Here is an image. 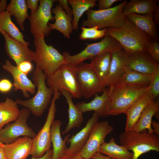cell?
Instances as JSON below:
<instances>
[{"label": "cell", "mask_w": 159, "mask_h": 159, "mask_svg": "<svg viewBox=\"0 0 159 159\" xmlns=\"http://www.w3.org/2000/svg\"><path fill=\"white\" fill-rule=\"evenodd\" d=\"M105 29L106 35L115 39L127 52L146 51L148 44L152 39L125 16V22L122 26L117 28Z\"/></svg>", "instance_id": "obj_1"}, {"label": "cell", "mask_w": 159, "mask_h": 159, "mask_svg": "<svg viewBox=\"0 0 159 159\" xmlns=\"http://www.w3.org/2000/svg\"><path fill=\"white\" fill-rule=\"evenodd\" d=\"M147 87H138L118 83L109 87L107 115L125 113L146 92Z\"/></svg>", "instance_id": "obj_2"}, {"label": "cell", "mask_w": 159, "mask_h": 159, "mask_svg": "<svg viewBox=\"0 0 159 159\" xmlns=\"http://www.w3.org/2000/svg\"><path fill=\"white\" fill-rule=\"evenodd\" d=\"M47 76L39 68L37 67L33 73L32 80L36 87L37 93L34 96L26 100L19 99L15 101L18 104L29 110L34 116H41L50 103L54 90L46 84Z\"/></svg>", "instance_id": "obj_3"}, {"label": "cell", "mask_w": 159, "mask_h": 159, "mask_svg": "<svg viewBox=\"0 0 159 159\" xmlns=\"http://www.w3.org/2000/svg\"><path fill=\"white\" fill-rule=\"evenodd\" d=\"M127 2V0H124L118 5L106 10L89 9L85 12L87 18L82 22V27L97 26L99 29H102L106 28H117L122 26L125 19L122 10Z\"/></svg>", "instance_id": "obj_4"}, {"label": "cell", "mask_w": 159, "mask_h": 159, "mask_svg": "<svg viewBox=\"0 0 159 159\" xmlns=\"http://www.w3.org/2000/svg\"><path fill=\"white\" fill-rule=\"evenodd\" d=\"M145 131H125L119 135L120 145L132 151V159H138L142 154L150 151H159V135Z\"/></svg>", "instance_id": "obj_5"}, {"label": "cell", "mask_w": 159, "mask_h": 159, "mask_svg": "<svg viewBox=\"0 0 159 159\" xmlns=\"http://www.w3.org/2000/svg\"><path fill=\"white\" fill-rule=\"evenodd\" d=\"M43 36L34 38V61L36 67L48 76L62 64L66 63L64 57L51 45H48Z\"/></svg>", "instance_id": "obj_6"}, {"label": "cell", "mask_w": 159, "mask_h": 159, "mask_svg": "<svg viewBox=\"0 0 159 159\" xmlns=\"http://www.w3.org/2000/svg\"><path fill=\"white\" fill-rule=\"evenodd\" d=\"M46 82L48 86L54 91L59 92L64 89L68 91L74 98H80L82 97L75 66L67 63L62 64L47 77Z\"/></svg>", "instance_id": "obj_7"}, {"label": "cell", "mask_w": 159, "mask_h": 159, "mask_svg": "<svg viewBox=\"0 0 159 159\" xmlns=\"http://www.w3.org/2000/svg\"><path fill=\"white\" fill-rule=\"evenodd\" d=\"M86 45L84 49L74 55H71L68 52H64L62 54L66 63L75 66L85 60H91L103 52H112L122 48L115 39L107 35L98 42L86 44Z\"/></svg>", "instance_id": "obj_8"}, {"label": "cell", "mask_w": 159, "mask_h": 159, "mask_svg": "<svg viewBox=\"0 0 159 159\" xmlns=\"http://www.w3.org/2000/svg\"><path fill=\"white\" fill-rule=\"evenodd\" d=\"M61 95V93L59 91H54L53 97L50 102L46 121L38 133L32 139V146L30 155L33 157H41L50 150L51 146V128L54 120L57 110L55 102L56 100L59 98Z\"/></svg>", "instance_id": "obj_9"}, {"label": "cell", "mask_w": 159, "mask_h": 159, "mask_svg": "<svg viewBox=\"0 0 159 159\" xmlns=\"http://www.w3.org/2000/svg\"><path fill=\"white\" fill-rule=\"evenodd\" d=\"M54 0H39V5L34 13L30 12L28 18L30 31L34 38L49 35L51 30L48 25L49 21L54 20L52 14V7Z\"/></svg>", "instance_id": "obj_10"}, {"label": "cell", "mask_w": 159, "mask_h": 159, "mask_svg": "<svg viewBox=\"0 0 159 159\" xmlns=\"http://www.w3.org/2000/svg\"><path fill=\"white\" fill-rule=\"evenodd\" d=\"M75 69L82 97L89 99L103 91L102 83L90 64L81 62Z\"/></svg>", "instance_id": "obj_11"}, {"label": "cell", "mask_w": 159, "mask_h": 159, "mask_svg": "<svg viewBox=\"0 0 159 159\" xmlns=\"http://www.w3.org/2000/svg\"><path fill=\"white\" fill-rule=\"evenodd\" d=\"M30 112L29 109L23 108L14 122L0 130V140L2 143L5 144L12 143L21 136H27L32 139L36 136L37 134L26 123Z\"/></svg>", "instance_id": "obj_12"}, {"label": "cell", "mask_w": 159, "mask_h": 159, "mask_svg": "<svg viewBox=\"0 0 159 159\" xmlns=\"http://www.w3.org/2000/svg\"><path fill=\"white\" fill-rule=\"evenodd\" d=\"M114 130L113 127L108 121H98L93 126L85 145L79 152L84 159H91L96 153L99 152L101 146L105 142L107 135Z\"/></svg>", "instance_id": "obj_13"}, {"label": "cell", "mask_w": 159, "mask_h": 159, "mask_svg": "<svg viewBox=\"0 0 159 159\" xmlns=\"http://www.w3.org/2000/svg\"><path fill=\"white\" fill-rule=\"evenodd\" d=\"M125 67L131 70L152 75L159 64L146 51L126 52Z\"/></svg>", "instance_id": "obj_14"}, {"label": "cell", "mask_w": 159, "mask_h": 159, "mask_svg": "<svg viewBox=\"0 0 159 159\" xmlns=\"http://www.w3.org/2000/svg\"><path fill=\"white\" fill-rule=\"evenodd\" d=\"M0 33L5 39L4 49L6 53L15 62L16 66L24 61H34V52L0 30Z\"/></svg>", "instance_id": "obj_15"}, {"label": "cell", "mask_w": 159, "mask_h": 159, "mask_svg": "<svg viewBox=\"0 0 159 159\" xmlns=\"http://www.w3.org/2000/svg\"><path fill=\"white\" fill-rule=\"evenodd\" d=\"M126 55V52L123 48L112 52L110 69L103 84L104 89L118 83L125 71Z\"/></svg>", "instance_id": "obj_16"}, {"label": "cell", "mask_w": 159, "mask_h": 159, "mask_svg": "<svg viewBox=\"0 0 159 159\" xmlns=\"http://www.w3.org/2000/svg\"><path fill=\"white\" fill-rule=\"evenodd\" d=\"M2 68L12 75L14 80L13 83L14 91L20 90L23 96L26 98L30 97V94L34 95L36 91L34 83L28 78L27 75L20 72L17 67L11 64L10 61L6 59Z\"/></svg>", "instance_id": "obj_17"}, {"label": "cell", "mask_w": 159, "mask_h": 159, "mask_svg": "<svg viewBox=\"0 0 159 159\" xmlns=\"http://www.w3.org/2000/svg\"><path fill=\"white\" fill-rule=\"evenodd\" d=\"M99 119L97 113L94 112L85 126L77 133L68 138L67 142L69 144V146L65 153H79L80 152L87 143L93 126L98 121Z\"/></svg>", "instance_id": "obj_18"}, {"label": "cell", "mask_w": 159, "mask_h": 159, "mask_svg": "<svg viewBox=\"0 0 159 159\" xmlns=\"http://www.w3.org/2000/svg\"><path fill=\"white\" fill-rule=\"evenodd\" d=\"M8 159H26L30 155L32 139L23 136L12 143L2 145Z\"/></svg>", "instance_id": "obj_19"}, {"label": "cell", "mask_w": 159, "mask_h": 159, "mask_svg": "<svg viewBox=\"0 0 159 159\" xmlns=\"http://www.w3.org/2000/svg\"><path fill=\"white\" fill-rule=\"evenodd\" d=\"M51 11L54 14L55 21L53 24L48 23L51 29L56 30L66 38L70 39V34L73 30V18L68 15L59 5L56 4L55 7L52 9Z\"/></svg>", "instance_id": "obj_20"}, {"label": "cell", "mask_w": 159, "mask_h": 159, "mask_svg": "<svg viewBox=\"0 0 159 159\" xmlns=\"http://www.w3.org/2000/svg\"><path fill=\"white\" fill-rule=\"evenodd\" d=\"M109 90L105 89L100 95L97 94L92 100L88 102L83 101L77 103V107L83 113L91 111L96 112L98 116L105 117L107 114Z\"/></svg>", "instance_id": "obj_21"}, {"label": "cell", "mask_w": 159, "mask_h": 159, "mask_svg": "<svg viewBox=\"0 0 159 159\" xmlns=\"http://www.w3.org/2000/svg\"><path fill=\"white\" fill-rule=\"evenodd\" d=\"M62 124V121L61 120H54L51 126V140L53 146L51 159H60L65 154L67 149L66 143L70 135H67L64 140L62 139L60 132Z\"/></svg>", "instance_id": "obj_22"}, {"label": "cell", "mask_w": 159, "mask_h": 159, "mask_svg": "<svg viewBox=\"0 0 159 159\" xmlns=\"http://www.w3.org/2000/svg\"><path fill=\"white\" fill-rule=\"evenodd\" d=\"M154 100L147 91L125 113L126 122L125 131L132 130L145 108L150 102Z\"/></svg>", "instance_id": "obj_23"}, {"label": "cell", "mask_w": 159, "mask_h": 159, "mask_svg": "<svg viewBox=\"0 0 159 159\" xmlns=\"http://www.w3.org/2000/svg\"><path fill=\"white\" fill-rule=\"evenodd\" d=\"M153 14L139 15L131 14L125 17L138 28L145 32L152 39L159 41V34Z\"/></svg>", "instance_id": "obj_24"}, {"label": "cell", "mask_w": 159, "mask_h": 159, "mask_svg": "<svg viewBox=\"0 0 159 159\" xmlns=\"http://www.w3.org/2000/svg\"><path fill=\"white\" fill-rule=\"evenodd\" d=\"M59 92L64 97L68 105L69 120L66 128L61 132L62 134L64 135L74 128L80 127L83 122V113L74 104L71 94L64 89L61 90Z\"/></svg>", "instance_id": "obj_25"}, {"label": "cell", "mask_w": 159, "mask_h": 159, "mask_svg": "<svg viewBox=\"0 0 159 159\" xmlns=\"http://www.w3.org/2000/svg\"><path fill=\"white\" fill-rule=\"evenodd\" d=\"M159 110L158 101L155 100L149 103L142 111L132 130L136 132L147 130L149 133H154L151 126L152 118L158 112Z\"/></svg>", "instance_id": "obj_26"}, {"label": "cell", "mask_w": 159, "mask_h": 159, "mask_svg": "<svg viewBox=\"0 0 159 159\" xmlns=\"http://www.w3.org/2000/svg\"><path fill=\"white\" fill-rule=\"evenodd\" d=\"M158 0H131L124 5L122 13L125 16L131 14L139 15L153 14Z\"/></svg>", "instance_id": "obj_27"}, {"label": "cell", "mask_w": 159, "mask_h": 159, "mask_svg": "<svg viewBox=\"0 0 159 159\" xmlns=\"http://www.w3.org/2000/svg\"><path fill=\"white\" fill-rule=\"evenodd\" d=\"M0 30L25 47H28L29 43L24 39L23 34L12 21L11 15L6 10L0 13Z\"/></svg>", "instance_id": "obj_28"}, {"label": "cell", "mask_w": 159, "mask_h": 159, "mask_svg": "<svg viewBox=\"0 0 159 159\" xmlns=\"http://www.w3.org/2000/svg\"><path fill=\"white\" fill-rule=\"evenodd\" d=\"M20 111L15 101L9 97L4 102H0V130L5 125L16 120Z\"/></svg>", "instance_id": "obj_29"}, {"label": "cell", "mask_w": 159, "mask_h": 159, "mask_svg": "<svg viewBox=\"0 0 159 159\" xmlns=\"http://www.w3.org/2000/svg\"><path fill=\"white\" fill-rule=\"evenodd\" d=\"M99 152L115 159H132L133 154L125 147L117 145L114 138L108 143L105 142L100 147Z\"/></svg>", "instance_id": "obj_30"}, {"label": "cell", "mask_w": 159, "mask_h": 159, "mask_svg": "<svg viewBox=\"0 0 159 159\" xmlns=\"http://www.w3.org/2000/svg\"><path fill=\"white\" fill-rule=\"evenodd\" d=\"M112 58V52H105L90 60V64L103 84L109 72Z\"/></svg>", "instance_id": "obj_31"}, {"label": "cell", "mask_w": 159, "mask_h": 159, "mask_svg": "<svg viewBox=\"0 0 159 159\" xmlns=\"http://www.w3.org/2000/svg\"><path fill=\"white\" fill-rule=\"evenodd\" d=\"M152 75L131 70L125 67V72L118 83L138 87H147L149 85Z\"/></svg>", "instance_id": "obj_32"}, {"label": "cell", "mask_w": 159, "mask_h": 159, "mask_svg": "<svg viewBox=\"0 0 159 159\" xmlns=\"http://www.w3.org/2000/svg\"><path fill=\"white\" fill-rule=\"evenodd\" d=\"M96 0H67L72 10L73 29L77 30L78 28L80 19L83 14L89 9L96 6Z\"/></svg>", "instance_id": "obj_33"}, {"label": "cell", "mask_w": 159, "mask_h": 159, "mask_svg": "<svg viewBox=\"0 0 159 159\" xmlns=\"http://www.w3.org/2000/svg\"><path fill=\"white\" fill-rule=\"evenodd\" d=\"M6 10L11 16H14L17 24L21 30H24V22L26 19H28L29 17L26 0H11L7 6Z\"/></svg>", "instance_id": "obj_34"}, {"label": "cell", "mask_w": 159, "mask_h": 159, "mask_svg": "<svg viewBox=\"0 0 159 159\" xmlns=\"http://www.w3.org/2000/svg\"><path fill=\"white\" fill-rule=\"evenodd\" d=\"M79 37L82 40H96L104 37L106 35L105 29H99L97 26L91 27H82Z\"/></svg>", "instance_id": "obj_35"}, {"label": "cell", "mask_w": 159, "mask_h": 159, "mask_svg": "<svg viewBox=\"0 0 159 159\" xmlns=\"http://www.w3.org/2000/svg\"><path fill=\"white\" fill-rule=\"evenodd\" d=\"M147 91L154 100H155L159 94V67L152 75L150 83L147 87Z\"/></svg>", "instance_id": "obj_36"}, {"label": "cell", "mask_w": 159, "mask_h": 159, "mask_svg": "<svg viewBox=\"0 0 159 159\" xmlns=\"http://www.w3.org/2000/svg\"><path fill=\"white\" fill-rule=\"evenodd\" d=\"M146 51L157 63L159 62V44L158 42L152 39L148 44Z\"/></svg>", "instance_id": "obj_37"}, {"label": "cell", "mask_w": 159, "mask_h": 159, "mask_svg": "<svg viewBox=\"0 0 159 159\" xmlns=\"http://www.w3.org/2000/svg\"><path fill=\"white\" fill-rule=\"evenodd\" d=\"M16 66L20 72L27 75L31 72L33 68L32 62L29 61L23 62Z\"/></svg>", "instance_id": "obj_38"}, {"label": "cell", "mask_w": 159, "mask_h": 159, "mask_svg": "<svg viewBox=\"0 0 159 159\" xmlns=\"http://www.w3.org/2000/svg\"><path fill=\"white\" fill-rule=\"evenodd\" d=\"M13 87V84L8 79H3L0 80V92H8L11 90Z\"/></svg>", "instance_id": "obj_39"}, {"label": "cell", "mask_w": 159, "mask_h": 159, "mask_svg": "<svg viewBox=\"0 0 159 159\" xmlns=\"http://www.w3.org/2000/svg\"><path fill=\"white\" fill-rule=\"evenodd\" d=\"M120 0H98L99 10H104L109 9L115 3L121 1Z\"/></svg>", "instance_id": "obj_40"}, {"label": "cell", "mask_w": 159, "mask_h": 159, "mask_svg": "<svg viewBox=\"0 0 159 159\" xmlns=\"http://www.w3.org/2000/svg\"><path fill=\"white\" fill-rule=\"evenodd\" d=\"M39 0H26V3L27 7L31 10V12L34 13L37 10Z\"/></svg>", "instance_id": "obj_41"}, {"label": "cell", "mask_w": 159, "mask_h": 159, "mask_svg": "<svg viewBox=\"0 0 159 159\" xmlns=\"http://www.w3.org/2000/svg\"><path fill=\"white\" fill-rule=\"evenodd\" d=\"M57 1L59 3V5L62 7L63 10H64L66 13L71 17L73 18L72 10L69 6L67 0H59Z\"/></svg>", "instance_id": "obj_42"}, {"label": "cell", "mask_w": 159, "mask_h": 159, "mask_svg": "<svg viewBox=\"0 0 159 159\" xmlns=\"http://www.w3.org/2000/svg\"><path fill=\"white\" fill-rule=\"evenodd\" d=\"M60 159H84L79 153H65Z\"/></svg>", "instance_id": "obj_43"}, {"label": "cell", "mask_w": 159, "mask_h": 159, "mask_svg": "<svg viewBox=\"0 0 159 159\" xmlns=\"http://www.w3.org/2000/svg\"><path fill=\"white\" fill-rule=\"evenodd\" d=\"M153 19L156 25H158L159 23V4H158L156 9L153 14Z\"/></svg>", "instance_id": "obj_44"}, {"label": "cell", "mask_w": 159, "mask_h": 159, "mask_svg": "<svg viewBox=\"0 0 159 159\" xmlns=\"http://www.w3.org/2000/svg\"><path fill=\"white\" fill-rule=\"evenodd\" d=\"M151 126L153 133L159 135V122L155 120L152 121Z\"/></svg>", "instance_id": "obj_45"}, {"label": "cell", "mask_w": 159, "mask_h": 159, "mask_svg": "<svg viewBox=\"0 0 159 159\" xmlns=\"http://www.w3.org/2000/svg\"><path fill=\"white\" fill-rule=\"evenodd\" d=\"M91 159H115L108 156L103 155L100 152L95 153Z\"/></svg>", "instance_id": "obj_46"}, {"label": "cell", "mask_w": 159, "mask_h": 159, "mask_svg": "<svg viewBox=\"0 0 159 159\" xmlns=\"http://www.w3.org/2000/svg\"><path fill=\"white\" fill-rule=\"evenodd\" d=\"M52 154V149H50L41 157L34 158L32 157L30 159H51Z\"/></svg>", "instance_id": "obj_47"}, {"label": "cell", "mask_w": 159, "mask_h": 159, "mask_svg": "<svg viewBox=\"0 0 159 159\" xmlns=\"http://www.w3.org/2000/svg\"><path fill=\"white\" fill-rule=\"evenodd\" d=\"M7 6L6 0H0V13L6 11Z\"/></svg>", "instance_id": "obj_48"}, {"label": "cell", "mask_w": 159, "mask_h": 159, "mask_svg": "<svg viewBox=\"0 0 159 159\" xmlns=\"http://www.w3.org/2000/svg\"><path fill=\"white\" fill-rule=\"evenodd\" d=\"M0 159H8L2 145L0 146Z\"/></svg>", "instance_id": "obj_49"}, {"label": "cell", "mask_w": 159, "mask_h": 159, "mask_svg": "<svg viewBox=\"0 0 159 159\" xmlns=\"http://www.w3.org/2000/svg\"><path fill=\"white\" fill-rule=\"evenodd\" d=\"M3 144H4L3 143H2L0 140V146L2 145Z\"/></svg>", "instance_id": "obj_50"}, {"label": "cell", "mask_w": 159, "mask_h": 159, "mask_svg": "<svg viewBox=\"0 0 159 159\" xmlns=\"http://www.w3.org/2000/svg\"></svg>", "instance_id": "obj_51"}, {"label": "cell", "mask_w": 159, "mask_h": 159, "mask_svg": "<svg viewBox=\"0 0 159 159\" xmlns=\"http://www.w3.org/2000/svg\"></svg>", "instance_id": "obj_52"}]
</instances>
